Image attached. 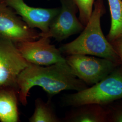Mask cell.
Instances as JSON below:
<instances>
[{
    "instance_id": "1",
    "label": "cell",
    "mask_w": 122,
    "mask_h": 122,
    "mask_svg": "<svg viewBox=\"0 0 122 122\" xmlns=\"http://www.w3.org/2000/svg\"><path fill=\"white\" fill-rule=\"evenodd\" d=\"M19 100L26 106L31 89L41 87L52 97L65 90L80 91L88 87L73 73L66 61L43 66L30 63L18 76Z\"/></svg>"
},
{
    "instance_id": "11",
    "label": "cell",
    "mask_w": 122,
    "mask_h": 122,
    "mask_svg": "<svg viewBox=\"0 0 122 122\" xmlns=\"http://www.w3.org/2000/svg\"><path fill=\"white\" fill-rule=\"evenodd\" d=\"M18 90L11 87L0 88V121H20L18 106Z\"/></svg>"
},
{
    "instance_id": "2",
    "label": "cell",
    "mask_w": 122,
    "mask_h": 122,
    "mask_svg": "<svg viewBox=\"0 0 122 122\" xmlns=\"http://www.w3.org/2000/svg\"><path fill=\"white\" fill-rule=\"evenodd\" d=\"M106 13L103 0H96L92 15L78 37L59 48L62 54H84L105 58L122 64L118 54L102 30L101 19Z\"/></svg>"
},
{
    "instance_id": "15",
    "label": "cell",
    "mask_w": 122,
    "mask_h": 122,
    "mask_svg": "<svg viewBox=\"0 0 122 122\" xmlns=\"http://www.w3.org/2000/svg\"><path fill=\"white\" fill-rule=\"evenodd\" d=\"M103 106L106 112L107 122H122V99Z\"/></svg>"
},
{
    "instance_id": "10",
    "label": "cell",
    "mask_w": 122,
    "mask_h": 122,
    "mask_svg": "<svg viewBox=\"0 0 122 122\" xmlns=\"http://www.w3.org/2000/svg\"><path fill=\"white\" fill-rule=\"evenodd\" d=\"M74 107L61 119L62 122H107L106 112L102 105L90 104Z\"/></svg>"
},
{
    "instance_id": "7",
    "label": "cell",
    "mask_w": 122,
    "mask_h": 122,
    "mask_svg": "<svg viewBox=\"0 0 122 122\" xmlns=\"http://www.w3.org/2000/svg\"><path fill=\"white\" fill-rule=\"evenodd\" d=\"M50 39L40 37L39 39L16 45L23 57L32 64L47 66L66 61L59 48L51 44Z\"/></svg>"
},
{
    "instance_id": "13",
    "label": "cell",
    "mask_w": 122,
    "mask_h": 122,
    "mask_svg": "<svg viewBox=\"0 0 122 122\" xmlns=\"http://www.w3.org/2000/svg\"><path fill=\"white\" fill-rule=\"evenodd\" d=\"M111 15V25L106 38L109 42L122 36V0H107Z\"/></svg>"
},
{
    "instance_id": "6",
    "label": "cell",
    "mask_w": 122,
    "mask_h": 122,
    "mask_svg": "<svg viewBox=\"0 0 122 122\" xmlns=\"http://www.w3.org/2000/svg\"><path fill=\"white\" fill-rule=\"evenodd\" d=\"M61 3L59 12L53 20L45 33H39L40 37L53 38L61 42L71 36L81 33L85 26L76 16L77 6L71 0H59Z\"/></svg>"
},
{
    "instance_id": "5",
    "label": "cell",
    "mask_w": 122,
    "mask_h": 122,
    "mask_svg": "<svg viewBox=\"0 0 122 122\" xmlns=\"http://www.w3.org/2000/svg\"><path fill=\"white\" fill-rule=\"evenodd\" d=\"M29 63L16 44L0 37V88L11 87L18 90V76Z\"/></svg>"
},
{
    "instance_id": "8",
    "label": "cell",
    "mask_w": 122,
    "mask_h": 122,
    "mask_svg": "<svg viewBox=\"0 0 122 122\" xmlns=\"http://www.w3.org/2000/svg\"><path fill=\"white\" fill-rule=\"evenodd\" d=\"M0 37L16 44L36 40L40 35L39 33L29 27L11 8L0 0Z\"/></svg>"
},
{
    "instance_id": "9",
    "label": "cell",
    "mask_w": 122,
    "mask_h": 122,
    "mask_svg": "<svg viewBox=\"0 0 122 122\" xmlns=\"http://www.w3.org/2000/svg\"><path fill=\"white\" fill-rule=\"evenodd\" d=\"M13 9L27 25L32 29H39L41 33L48 30L51 22L59 12L60 7L45 8L30 6L24 0H0Z\"/></svg>"
},
{
    "instance_id": "12",
    "label": "cell",
    "mask_w": 122,
    "mask_h": 122,
    "mask_svg": "<svg viewBox=\"0 0 122 122\" xmlns=\"http://www.w3.org/2000/svg\"><path fill=\"white\" fill-rule=\"evenodd\" d=\"M34 112L29 119L30 122H62L53 109L51 100L46 102L40 98H37L35 103Z\"/></svg>"
},
{
    "instance_id": "4",
    "label": "cell",
    "mask_w": 122,
    "mask_h": 122,
    "mask_svg": "<svg viewBox=\"0 0 122 122\" xmlns=\"http://www.w3.org/2000/svg\"><path fill=\"white\" fill-rule=\"evenodd\" d=\"M65 59L74 75L90 86L102 80L121 65L105 58L84 54L69 55Z\"/></svg>"
},
{
    "instance_id": "3",
    "label": "cell",
    "mask_w": 122,
    "mask_h": 122,
    "mask_svg": "<svg viewBox=\"0 0 122 122\" xmlns=\"http://www.w3.org/2000/svg\"><path fill=\"white\" fill-rule=\"evenodd\" d=\"M122 99V64L99 82L63 98L64 106L76 107L95 104H108Z\"/></svg>"
},
{
    "instance_id": "14",
    "label": "cell",
    "mask_w": 122,
    "mask_h": 122,
    "mask_svg": "<svg viewBox=\"0 0 122 122\" xmlns=\"http://www.w3.org/2000/svg\"><path fill=\"white\" fill-rule=\"evenodd\" d=\"M77 7L79 19L84 26L87 24L92 15L95 0H71Z\"/></svg>"
},
{
    "instance_id": "16",
    "label": "cell",
    "mask_w": 122,
    "mask_h": 122,
    "mask_svg": "<svg viewBox=\"0 0 122 122\" xmlns=\"http://www.w3.org/2000/svg\"><path fill=\"white\" fill-rule=\"evenodd\" d=\"M110 43L118 54L122 64V36Z\"/></svg>"
}]
</instances>
